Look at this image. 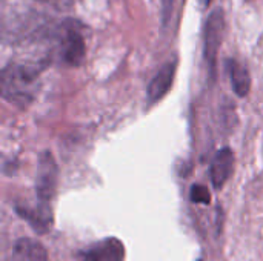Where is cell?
Here are the masks:
<instances>
[{
  "mask_svg": "<svg viewBox=\"0 0 263 261\" xmlns=\"http://www.w3.org/2000/svg\"><path fill=\"white\" fill-rule=\"evenodd\" d=\"M174 75H176V62H168L159 69V72L154 75V78L148 85L149 105L157 103L170 92L173 82H174Z\"/></svg>",
  "mask_w": 263,
  "mask_h": 261,
  "instance_id": "cell-6",
  "label": "cell"
},
{
  "mask_svg": "<svg viewBox=\"0 0 263 261\" xmlns=\"http://www.w3.org/2000/svg\"><path fill=\"white\" fill-rule=\"evenodd\" d=\"M17 214L29 223L34 232L46 234L52 228V211L51 206L37 205L35 208H20L17 206Z\"/></svg>",
  "mask_w": 263,
  "mask_h": 261,
  "instance_id": "cell-8",
  "label": "cell"
},
{
  "mask_svg": "<svg viewBox=\"0 0 263 261\" xmlns=\"http://www.w3.org/2000/svg\"><path fill=\"white\" fill-rule=\"evenodd\" d=\"M197 2H199V5H200L202 9H206L210 6V3H211V0H197Z\"/></svg>",
  "mask_w": 263,
  "mask_h": 261,
  "instance_id": "cell-13",
  "label": "cell"
},
{
  "mask_svg": "<svg viewBox=\"0 0 263 261\" xmlns=\"http://www.w3.org/2000/svg\"><path fill=\"white\" fill-rule=\"evenodd\" d=\"M11 261H49L46 249L31 238H20L12 251Z\"/></svg>",
  "mask_w": 263,
  "mask_h": 261,
  "instance_id": "cell-10",
  "label": "cell"
},
{
  "mask_svg": "<svg viewBox=\"0 0 263 261\" xmlns=\"http://www.w3.org/2000/svg\"><path fill=\"white\" fill-rule=\"evenodd\" d=\"M125 246L119 238H105L92 245L85 254L83 261H123Z\"/></svg>",
  "mask_w": 263,
  "mask_h": 261,
  "instance_id": "cell-5",
  "label": "cell"
},
{
  "mask_svg": "<svg viewBox=\"0 0 263 261\" xmlns=\"http://www.w3.org/2000/svg\"><path fill=\"white\" fill-rule=\"evenodd\" d=\"M40 2H48V0H40Z\"/></svg>",
  "mask_w": 263,
  "mask_h": 261,
  "instance_id": "cell-14",
  "label": "cell"
},
{
  "mask_svg": "<svg viewBox=\"0 0 263 261\" xmlns=\"http://www.w3.org/2000/svg\"><path fill=\"white\" fill-rule=\"evenodd\" d=\"M173 5H174V0H162V18H163L165 25L170 22L171 12H173Z\"/></svg>",
  "mask_w": 263,
  "mask_h": 261,
  "instance_id": "cell-12",
  "label": "cell"
},
{
  "mask_svg": "<svg viewBox=\"0 0 263 261\" xmlns=\"http://www.w3.org/2000/svg\"><path fill=\"white\" fill-rule=\"evenodd\" d=\"M223 29H225V12L223 9L216 8L211 11L205 25V46H203L205 60L208 65L210 75L213 78L216 74V62L223 38Z\"/></svg>",
  "mask_w": 263,
  "mask_h": 261,
  "instance_id": "cell-3",
  "label": "cell"
},
{
  "mask_svg": "<svg viewBox=\"0 0 263 261\" xmlns=\"http://www.w3.org/2000/svg\"><path fill=\"white\" fill-rule=\"evenodd\" d=\"M190 198L193 203L197 205H210L211 202V194L206 186L203 185H194L190 191Z\"/></svg>",
  "mask_w": 263,
  "mask_h": 261,
  "instance_id": "cell-11",
  "label": "cell"
},
{
  "mask_svg": "<svg viewBox=\"0 0 263 261\" xmlns=\"http://www.w3.org/2000/svg\"><path fill=\"white\" fill-rule=\"evenodd\" d=\"M57 175H59V169L52 154L49 151L42 152L39 158L37 177H35V194L39 198V205L51 206V202L57 189Z\"/></svg>",
  "mask_w": 263,
  "mask_h": 261,
  "instance_id": "cell-2",
  "label": "cell"
},
{
  "mask_svg": "<svg viewBox=\"0 0 263 261\" xmlns=\"http://www.w3.org/2000/svg\"><path fill=\"white\" fill-rule=\"evenodd\" d=\"M40 71L37 65H6L2 69V97L18 108L28 106L37 94Z\"/></svg>",
  "mask_w": 263,
  "mask_h": 261,
  "instance_id": "cell-1",
  "label": "cell"
},
{
  "mask_svg": "<svg viewBox=\"0 0 263 261\" xmlns=\"http://www.w3.org/2000/svg\"><path fill=\"white\" fill-rule=\"evenodd\" d=\"M63 32L65 34L62 37V45H60V55L63 62L71 66L82 65L86 52L83 35L72 25H66Z\"/></svg>",
  "mask_w": 263,
  "mask_h": 261,
  "instance_id": "cell-4",
  "label": "cell"
},
{
  "mask_svg": "<svg viewBox=\"0 0 263 261\" xmlns=\"http://www.w3.org/2000/svg\"><path fill=\"white\" fill-rule=\"evenodd\" d=\"M199 261H202V260H199Z\"/></svg>",
  "mask_w": 263,
  "mask_h": 261,
  "instance_id": "cell-15",
  "label": "cell"
},
{
  "mask_svg": "<svg viewBox=\"0 0 263 261\" xmlns=\"http://www.w3.org/2000/svg\"><path fill=\"white\" fill-rule=\"evenodd\" d=\"M227 72L230 75L234 92L239 97H247L251 89V75L245 65L237 62L236 58L227 60Z\"/></svg>",
  "mask_w": 263,
  "mask_h": 261,
  "instance_id": "cell-9",
  "label": "cell"
},
{
  "mask_svg": "<svg viewBox=\"0 0 263 261\" xmlns=\"http://www.w3.org/2000/svg\"><path fill=\"white\" fill-rule=\"evenodd\" d=\"M233 168H234V154H233V151L228 146L219 149L217 154L214 155L211 168H210L213 186L220 189L228 182V178L231 177Z\"/></svg>",
  "mask_w": 263,
  "mask_h": 261,
  "instance_id": "cell-7",
  "label": "cell"
}]
</instances>
